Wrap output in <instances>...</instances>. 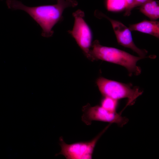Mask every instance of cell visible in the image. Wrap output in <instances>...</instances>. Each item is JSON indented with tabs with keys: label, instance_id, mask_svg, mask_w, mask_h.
<instances>
[{
	"label": "cell",
	"instance_id": "11",
	"mask_svg": "<svg viewBox=\"0 0 159 159\" xmlns=\"http://www.w3.org/2000/svg\"><path fill=\"white\" fill-rule=\"evenodd\" d=\"M117 105L118 100L109 97H104L101 101V106L112 112H116Z\"/></svg>",
	"mask_w": 159,
	"mask_h": 159
},
{
	"label": "cell",
	"instance_id": "12",
	"mask_svg": "<svg viewBox=\"0 0 159 159\" xmlns=\"http://www.w3.org/2000/svg\"><path fill=\"white\" fill-rule=\"evenodd\" d=\"M135 0H126V5L125 12L124 15L128 16L130 15L131 13V6Z\"/></svg>",
	"mask_w": 159,
	"mask_h": 159
},
{
	"label": "cell",
	"instance_id": "7",
	"mask_svg": "<svg viewBox=\"0 0 159 159\" xmlns=\"http://www.w3.org/2000/svg\"><path fill=\"white\" fill-rule=\"evenodd\" d=\"M83 111L82 120L87 125H91L92 121L96 120L114 123L122 127L129 121L127 118L121 116V112H110L101 106L84 107Z\"/></svg>",
	"mask_w": 159,
	"mask_h": 159
},
{
	"label": "cell",
	"instance_id": "13",
	"mask_svg": "<svg viewBox=\"0 0 159 159\" xmlns=\"http://www.w3.org/2000/svg\"><path fill=\"white\" fill-rule=\"evenodd\" d=\"M148 0H135L131 7V9L134 8L139 6Z\"/></svg>",
	"mask_w": 159,
	"mask_h": 159
},
{
	"label": "cell",
	"instance_id": "9",
	"mask_svg": "<svg viewBox=\"0 0 159 159\" xmlns=\"http://www.w3.org/2000/svg\"><path fill=\"white\" fill-rule=\"evenodd\" d=\"M140 11L152 21L159 17V6L158 1L148 0L140 6Z\"/></svg>",
	"mask_w": 159,
	"mask_h": 159
},
{
	"label": "cell",
	"instance_id": "6",
	"mask_svg": "<svg viewBox=\"0 0 159 159\" xmlns=\"http://www.w3.org/2000/svg\"><path fill=\"white\" fill-rule=\"evenodd\" d=\"M95 15L99 18H105L110 21L119 44L131 49L140 57L153 59L155 58L156 56L154 55L147 56L146 55L148 52L146 50L140 49L135 45L133 41L130 31L123 24L111 19L102 13L97 11H95Z\"/></svg>",
	"mask_w": 159,
	"mask_h": 159
},
{
	"label": "cell",
	"instance_id": "5",
	"mask_svg": "<svg viewBox=\"0 0 159 159\" xmlns=\"http://www.w3.org/2000/svg\"><path fill=\"white\" fill-rule=\"evenodd\" d=\"M74 25L68 32L74 38L87 57L90 59V48L92 45V34L89 26L84 19L85 13L80 9L73 12Z\"/></svg>",
	"mask_w": 159,
	"mask_h": 159
},
{
	"label": "cell",
	"instance_id": "10",
	"mask_svg": "<svg viewBox=\"0 0 159 159\" xmlns=\"http://www.w3.org/2000/svg\"><path fill=\"white\" fill-rule=\"evenodd\" d=\"M126 5V0H107L106 1V8L110 11H121L125 8Z\"/></svg>",
	"mask_w": 159,
	"mask_h": 159
},
{
	"label": "cell",
	"instance_id": "8",
	"mask_svg": "<svg viewBox=\"0 0 159 159\" xmlns=\"http://www.w3.org/2000/svg\"><path fill=\"white\" fill-rule=\"evenodd\" d=\"M130 31H137L159 37V22L144 20L139 23L129 25Z\"/></svg>",
	"mask_w": 159,
	"mask_h": 159
},
{
	"label": "cell",
	"instance_id": "4",
	"mask_svg": "<svg viewBox=\"0 0 159 159\" xmlns=\"http://www.w3.org/2000/svg\"><path fill=\"white\" fill-rule=\"evenodd\" d=\"M110 125H107L97 136L89 141L78 142L69 144L64 142L62 137H60L59 144L61 150L55 156L63 155L67 159H92L97 143Z\"/></svg>",
	"mask_w": 159,
	"mask_h": 159
},
{
	"label": "cell",
	"instance_id": "2",
	"mask_svg": "<svg viewBox=\"0 0 159 159\" xmlns=\"http://www.w3.org/2000/svg\"><path fill=\"white\" fill-rule=\"evenodd\" d=\"M90 50V60L99 59L116 64L125 67L129 75H139L141 69L136 64L139 60L145 57H136L124 51L116 48L102 45L98 40H95L92 44Z\"/></svg>",
	"mask_w": 159,
	"mask_h": 159
},
{
	"label": "cell",
	"instance_id": "1",
	"mask_svg": "<svg viewBox=\"0 0 159 159\" xmlns=\"http://www.w3.org/2000/svg\"><path fill=\"white\" fill-rule=\"evenodd\" d=\"M6 3L9 9L21 10L29 14L40 26L41 35L46 37L52 36V28L61 20L64 10L75 7L78 4L76 0H58L55 4L34 7L25 5L18 0H6Z\"/></svg>",
	"mask_w": 159,
	"mask_h": 159
},
{
	"label": "cell",
	"instance_id": "3",
	"mask_svg": "<svg viewBox=\"0 0 159 159\" xmlns=\"http://www.w3.org/2000/svg\"><path fill=\"white\" fill-rule=\"evenodd\" d=\"M96 84L100 91L104 97H109L117 100L127 98V102L125 108L134 104L137 98L143 92L137 87H132L130 84L102 77L97 79Z\"/></svg>",
	"mask_w": 159,
	"mask_h": 159
}]
</instances>
